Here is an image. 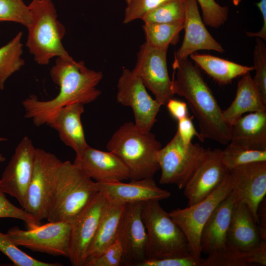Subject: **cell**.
I'll list each match as a JSON object with an SVG mask.
<instances>
[{
    "label": "cell",
    "mask_w": 266,
    "mask_h": 266,
    "mask_svg": "<svg viewBox=\"0 0 266 266\" xmlns=\"http://www.w3.org/2000/svg\"><path fill=\"white\" fill-rule=\"evenodd\" d=\"M222 161L230 171L240 166L266 161V150L248 149L229 143L222 150Z\"/></svg>",
    "instance_id": "obj_32"
},
{
    "label": "cell",
    "mask_w": 266,
    "mask_h": 266,
    "mask_svg": "<svg viewBox=\"0 0 266 266\" xmlns=\"http://www.w3.org/2000/svg\"><path fill=\"white\" fill-rule=\"evenodd\" d=\"M191 58L214 80L226 84L254 70L253 66L240 65L210 55L193 53Z\"/></svg>",
    "instance_id": "obj_27"
},
{
    "label": "cell",
    "mask_w": 266,
    "mask_h": 266,
    "mask_svg": "<svg viewBox=\"0 0 266 266\" xmlns=\"http://www.w3.org/2000/svg\"><path fill=\"white\" fill-rule=\"evenodd\" d=\"M84 104L75 103L60 109L47 123L55 130L61 141L72 149L79 157L89 146L86 142L81 117Z\"/></svg>",
    "instance_id": "obj_22"
},
{
    "label": "cell",
    "mask_w": 266,
    "mask_h": 266,
    "mask_svg": "<svg viewBox=\"0 0 266 266\" xmlns=\"http://www.w3.org/2000/svg\"><path fill=\"white\" fill-rule=\"evenodd\" d=\"M222 152L219 148L206 149L203 159L183 189L188 200V206L211 194L229 174L230 171L222 161Z\"/></svg>",
    "instance_id": "obj_15"
},
{
    "label": "cell",
    "mask_w": 266,
    "mask_h": 266,
    "mask_svg": "<svg viewBox=\"0 0 266 266\" xmlns=\"http://www.w3.org/2000/svg\"><path fill=\"white\" fill-rule=\"evenodd\" d=\"M257 6L259 8L263 19V27L259 31L253 33L247 32L246 35L249 37H258L264 41H266V0H261L257 3Z\"/></svg>",
    "instance_id": "obj_44"
},
{
    "label": "cell",
    "mask_w": 266,
    "mask_h": 266,
    "mask_svg": "<svg viewBox=\"0 0 266 266\" xmlns=\"http://www.w3.org/2000/svg\"><path fill=\"white\" fill-rule=\"evenodd\" d=\"M166 0H125L123 23L128 24L141 18L147 12Z\"/></svg>",
    "instance_id": "obj_39"
},
{
    "label": "cell",
    "mask_w": 266,
    "mask_h": 266,
    "mask_svg": "<svg viewBox=\"0 0 266 266\" xmlns=\"http://www.w3.org/2000/svg\"><path fill=\"white\" fill-rule=\"evenodd\" d=\"M185 0L184 22L185 34L181 46L174 53V59L188 58L199 50H213L223 53L222 45L210 34L200 14L196 0Z\"/></svg>",
    "instance_id": "obj_19"
},
{
    "label": "cell",
    "mask_w": 266,
    "mask_h": 266,
    "mask_svg": "<svg viewBox=\"0 0 266 266\" xmlns=\"http://www.w3.org/2000/svg\"><path fill=\"white\" fill-rule=\"evenodd\" d=\"M143 202L127 203L118 240L123 250V265L137 266L146 259L147 235L141 216Z\"/></svg>",
    "instance_id": "obj_16"
},
{
    "label": "cell",
    "mask_w": 266,
    "mask_h": 266,
    "mask_svg": "<svg viewBox=\"0 0 266 266\" xmlns=\"http://www.w3.org/2000/svg\"><path fill=\"white\" fill-rule=\"evenodd\" d=\"M233 4L235 6H237L240 2L241 0H232Z\"/></svg>",
    "instance_id": "obj_46"
},
{
    "label": "cell",
    "mask_w": 266,
    "mask_h": 266,
    "mask_svg": "<svg viewBox=\"0 0 266 266\" xmlns=\"http://www.w3.org/2000/svg\"><path fill=\"white\" fill-rule=\"evenodd\" d=\"M232 190L229 172L221 185L205 198L186 208H176L169 212L185 235L191 255L201 257L200 237L202 228L217 206Z\"/></svg>",
    "instance_id": "obj_8"
},
{
    "label": "cell",
    "mask_w": 266,
    "mask_h": 266,
    "mask_svg": "<svg viewBox=\"0 0 266 266\" xmlns=\"http://www.w3.org/2000/svg\"><path fill=\"white\" fill-rule=\"evenodd\" d=\"M200 6L202 20L205 26L217 28L228 20L229 8L221 6L215 0H196Z\"/></svg>",
    "instance_id": "obj_36"
},
{
    "label": "cell",
    "mask_w": 266,
    "mask_h": 266,
    "mask_svg": "<svg viewBox=\"0 0 266 266\" xmlns=\"http://www.w3.org/2000/svg\"><path fill=\"white\" fill-rule=\"evenodd\" d=\"M141 216L147 235L146 259L191 255L185 235L159 200L143 202Z\"/></svg>",
    "instance_id": "obj_6"
},
{
    "label": "cell",
    "mask_w": 266,
    "mask_h": 266,
    "mask_svg": "<svg viewBox=\"0 0 266 266\" xmlns=\"http://www.w3.org/2000/svg\"><path fill=\"white\" fill-rule=\"evenodd\" d=\"M230 175L237 201L248 207L257 224L258 208L266 194V161L237 166Z\"/></svg>",
    "instance_id": "obj_17"
},
{
    "label": "cell",
    "mask_w": 266,
    "mask_h": 266,
    "mask_svg": "<svg viewBox=\"0 0 266 266\" xmlns=\"http://www.w3.org/2000/svg\"><path fill=\"white\" fill-rule=\"evenodd\" d=\"M167 49L155 48L145 42L140 46L132 70L162 105H166L174 95L167 67Z\"/></svg>",
    "instance_id": "obj_10"
},
{
    "label": "cell",
    "mask_w": 266,
    "mask_h": 266,
    "mask_svg": "<svg viewBox=\"0 0 266 266\" xmlns=\"http://www.w3.org/2000/svg\"><path fill=\"white\" fill-rule=\"evenodd\" d=\"M192 117L189 116L178 121L177 132L182 141L186 144L191 142L194 136L200 139L199 133L196 131L192 121Z\"/></svg>",
    "instance_id": "obj_41"
},
{
    "label": "cell",
    "mask_w": 266,
    "mask_h": 266,
    "mask_svg": "<svg viewBox=\"0 0 266 266\" xmlns=\"http://www.w3.org/2000/svg\"><path fill=\"white\" fill-rule=\"evenodd\" d=\"M236 201L232 191L213 212L201 232V252L209 255L226 247L232 215Z\"/></svg>",
    "instance_id": "obj_21"
},
{
    "label": "cell",
    "mask_w": 266,
    "mask_h": 266,
    "mask_svg": "<svg viewBox=\"0 0 266 266\" xmlns=\"http://www.w3.org/2000/svg\"><path fill=\"white\" fill-rule=\"evenodd\" d=\"M23 32H19L7 44L0 48V90H3L7 79L24 65L22 58Z\"/></svg>",
    "instance_id": "obj_28"
},
{
    "label": "cell",
    "mask_w": 266,
    "mask_h": 266,
    "mask_svg": "<svg viewBox=\"0 0 266 266\" xmlns=\"http://www.w3.org/2000/svg\"><path fill=\"white\" fill-rule=\"evenodd\" d=\"M117 87V102L132 108L139 129L150 131L162 105L148 94L139 78L127 68L123 70Z\"/></svg>",
    "instance_id": "obj_11"
},
{
    "label": "cell",
    "mask_w": 266,
    "mask_h": 266,
    "mask_svg": "<svg viewBox=\"0 0 266 266\" xmlns=\"http://www.w3.org/2000/svg\"><path fill=\"white\" fill-rule=\"evenodd\" d=\"M12 22L27 27L31 22L28 5L23 0H0V22Z\"/></svg>",
    "instance_id": "obj_35"
},
{
    "label": "cell",
    "mask_w": 266,
    "mask_h": 266,
    "mask_svg": "<svg viewBox=\"0 0 266 266\" xmlns=\"http://www.w3.org/2000/svg\"><path fill=\"white\" fill-rule=\"evenodd\" d=\"M108 151L118 156L128 168L130 180L153 178L160 169L157 154L162 148L155 135L126 122L113 134L106 145Z\"/></svg>",
    "instance_id": "obj_4"
},
{
    "label": "cell",
    "mask_w": 266,
    "mask_h": 266,
    "mask_svg": "<svg viewBox=\"0 0 266 266\" xmlns=\"http://www.w3.org/2000/svg\"><path fill=\"white\" fill-rule=\"evenodd\" d=\"M113 183L97 182L99 191L109 201L124 204L161 200L170 197V193L159 187L153 178L130 180Z\"/></svg>",
    "instance_id": "obj_20"
},
{
    "label": "cell",
    "mask_w": 266,
    "mask_h": 266,
    "mask_svg": "<svg viewBox=\"0 0 266 266\" xmlns=\"http://www.w3.org/2000/svg\"><path fill=\"white\" fill-rule=\"evenodd\" d=\"M261 240L250 210L244 203L236 201L232 215L227 244L247 250L257 245Z\"/></svg>",
    "instance_id": "obj_24"
},
{
    "label": "cell",
    "mask_w": 266,
    "mask_h": 266,
    "mask_svg": "<svg viewBox=\"0 0 266 266\" xmlns=\"http://www.w3.org/2000/svg\"><path fill=\"white\" fill-rule=\"evenodd\" d=\"M36 149L28 136L23 137L0 179L4 193L15 198L23 209L33 174Z\"/></svg>",
    "instance_id": "obj_14"
},
{
    "label": "cell",
    "mask_w": 266,
    "mask_h": 266,
    "mask_svg": "<svg viewBox=\"0 0 266 266\" xmlns=\"http://www.w3.org/2000/svg\"><path fill=\"white\" fill-rule=\"evenodd\" d=\"M258 228L261 238L266 240V197L260 203L258 211Z\"/></svg>",
    "instance_id": "obj_43"
},
{
    "label": "cell",
    "mask_w": 266,
    "mask_h": 266,
    "mask_svg": "<svg viewBox=\"0 0 266 266\" xmlns=\"http://www.w3.org/2000/svg\"><path fill=\"white\" fill-rule=\"evenodd\" d=\"M173 94L184 97L196 118L200 140L209 139L223 145L230 142L232 126L228 124L211 89L188 58L174 59Z\"/></svg>",
    "instance_id": "obj_2"
},
{
    "label": "cell",
    "mask_w": 266,
    "mask_h": 266,
    "mask_svg": "<svg viewBox=\"0 0 266 266\" xmlns=\"http://www.w3.org/2000/svg\"><path fill=\"white\" fill-rule=\"evenodd\" d=\"M204 258L190 255L184 257L146 259L137 266H201Z\"/></svg>",
    "instance_id": "obj_40"
},
{
    "label": "cell",
    "mask_w": 266,
    "mask_h": 266,
    "mask_svg": "<svg viewBox=\"0 0 266 266\" xmlns=\"http://www.w3.org/2000/svg\"><path fill=\"white\" fill-rule=\"evenodd\" d=\"M206 149L199 143H185L178 133L157 152V160L161 170V184H174L183 189L203 159Z\"/></svg>",
    "instance_id": "obj_7"
},
{
    "label": "cell",
    "mask_w": 266,
    "mask_h": 266,
    "mask_svg": "<svg viewBox=\"0 0 266 266\" xmlns=\"http://www.w3.org/2000/svg\"><path fill=\"white\" fill-rule=\"evenodd\" d=\"M109 200L98 191L71 224L68 258L73 266H84L89 249Z\"/></svg>",
    "instance_id": "obj_12"
},
{
    "label": "cell",
    "mask_w": 266,
    "mask_h": 266,
    "mask_svg": "<svg viewBox=\"0 0 266 266\" xmlns=\"http://www.w3.org/2000/svg\"><path fill=\"white\" fill-rule=\"evenodd\" d=\"M123 260V250L117 239L100 255L88 260L84 266H119Z\"/></svg>",
    "instance_id": "obj_38"
},
{
    "label": "cell",
    "mask_w": 266,
    "mask_h": 266,
    "mask_svg": "<svg viewBox=\"0 0 266 266\" xmlns=\"http://www.w3.org/2000/svg\"><path fill=\"white\" fill-rule=\"evenodd\" d=\"M5 159V157L0 152V162H4Z\"/></svg>",
    "instance_id": "obj_45"
},
{
    "label": "cell",
    "mask_w": 266,
    "mask_h": 266,
    "mask_svg": "<svg viewBox=\"0 0 266 266\" xmlns=\"http://www.w3.org/2000/svg\"><path fill=\"white\" fill-rule=\"evenodd\" d=\"M126 205L109 201L89 249L86 261L100 255L117 240L120 225Z\"/></svg>",
    "instance_id": "obj_26"
},
{
    "label": "cell",
    "mask_w": 266,
    "mask_h": 266,
    "mask_svg": "<svg viewBox=\"0 0 266 266\" xmlns=\"http://www.w3.org/2000/svg\"><path fill=\"white\" fill-rule=\"evenodd\" d=\"M50 75L60 88L56 97L40 100L32 95L22 102L24 117L31 119L36 127L46 125L64 106L75 103H91L101 94L97 86L103 78L102 72L89 69L82 61L57 57Z\"/></svg>",
    "instance_id": "obj_1"
},
{
    "label": "cell",
    "mask_w": 266,
    "mask_h": 266,
    "mask_svg": "<svg viewBox=\"0 0 266 266\" xmlns=\"http://www.w3.org/2000/svg\"><path fill=\"white\" fill-rule=\"evenodd\" d=\"M183 28L184 22L144 23L142 26L145 42L157 48H168L170 44H176Z\"/></svg>",
    "instance_id": "obj_29"
},
{
    "label": "cell",
    "mask_w": 266,
    "mask_h": 266,
    "mask_svg": "<svg viewBox=\"0 0 266 266\" xmlns=\"http://www.w3.org/2000/svg\"><path fill=\"white\" fill-rule=\"evenodd\" d=\"M185 0H166L141 18L144 23L184 22Z\"/></svg>",
    "instance_id": "obj_31"
},
{
    "label": "cell",
    "mask_w": 266,
    "mask_h": 266,
    "mask_svg": "<svg viewBox=\"0 0 266 266\" xmlns=\"http://www.w3.org/2000/svg\"><path fill=\"white\" fill-rule=\"evenodd\" d=\"M61 162L54 154L42 149H36L33 174L24 209L40 221L47 219L54 175Z\"/></svg>",
    "instance_id": "obj_13"
},
{
    "label": "cell",
    "mask_w": 266,
    "mask_h": 266,
    "mask_svg": "<svg viewBox=\"0 0 266 266\" xmlns=\"http://www.w3.org/2000/svg\"><path fill=\"white\" fill-rule=\"evenodd\" d=\"M256 38L253 52L254 70L253 81L264 103L266 105V45L262 39Z\"/></svg>",
    "instance_id": "obj_34"
},
{
    "label": "cell",
    "mask_w": 266,
    "mask_h": 266,
    "mask_svg": "<svg viewBox=\"0 0 266 266\" xmlns=\"http://www.w3.org/2000/svg\"><path fill=\"white\" fill-rule=\"evenodd\" d=\"M98 191L97 182L79 167L61 161L55 171L46 219L71 223Z\"/></svg>",
    "instance_id": "obj_3"
},
{
    "label": "cell",
    "mask_w": 266,
    "mask_h": 266,
    "mask_svg": "<svg viewBox=\"0 0 266 266\" xmlns=\"http://www.w3.org/2000/svg\"><path fill=\"white\" fill-rule=\"evenodd\" d=\"M73 163L99 183H113L130 179L129 170L114 153L89 146Z\"/></svg>",
    "instance_id": "obj_18"
},
{
    "label": "cell",
    "mask_w": 266,
    "mask_h": 266,
    "mask_svg": "<svg viewBox=\"0 0 266 266\" xmlns=\"http://www.w3.org/2000/svg\"><path fill=\"white\" fill-rule=\"evenodd\" d=\"M201 266H248L255 264L253 247L243 250L228 245L208 255Z\"/></svg>",
    "instance_id": "obj_30"
},
{
    "label": "cell",
    "mask_w": 266,
    "mask_h": 266,
    "mask_svg": "<svg viewBox=\"0 0 266 266\" xmlns=\"http://www.w3.org/2000/svg\"><path fill=\"white\" fill-rule=\"evenodd\" d=\"M11 218L23 221L28 229H33L40 225L41 221L23 208L17 207L6 197L0 184V218Z\"/></svg>",
    "instance_id": "obj_37"
},
{
    "label": "cell",
    "mask_w": 266,
    "mask_h": 266,
    "mask_svg": "<svg viewBox=\"0 0 266 266\" xmlns=\"http://www.w3.org/2000/svg\"><path fill=\"white\" fill-rule=\"evenodd\" d=\"M71 224L66 221L48 223L23 230L18 227L6 233L18 246L54 256L68 257Z\"/></svg>",
    "instance_id": "obj_9"
},
{
    "label": "cell",
    "mask_w": 266,
    "mask_h": 266,
    "mask_svg": "<svg viewBox=\"0 0 266 266\" xmlns=\"http://www.w3.org/2000/svg\"><path fill=\"white\" fill-rule=\"evenodd\" d=\"M230 143L244 148L266 150V111L251 112L232 126Z\"/></svg>",
    "instance_id": "obj_23"
},
{
    "label": "cell",
    "mask_w": 266,
    "mask_h": 266,
    "mask_svg": "<svg viewBox=\"0 0 266 266\" xmlns=\"http://www.w3.org/2000/svg\"><path fill=\"white\" fill-rule=\"evenodd\" d=\"M266 111L253 79L248 72L239 80L235 98L231 105L223 111L224 118L230 125H233L244 113Z\"/></svg>",
    "instance_id": "obj_25"
},
{
    "label": "cell",
    "mask_w": 266,
    "mask_h": 266,
    "mask_svg": "<svg viewBox=\"0 0 266 266\" xmlns=\"http://www.w3.org/2000/svg\"><path fill=\"white\" fill-rule=\"evenodd\" d=\"M7 139L4 137H0V142L6 141Z\"/></svg>",
    "instance_id": "obj_47"
},
{
    "label": "cell",
    "mask_w": 266,
    "mask_h": 266,
    "mask_svg": "<svg viewBox=\"0 0 266 266\" xmlns=\"http://www.w3.org/2000/svg\"><path fill=\"white\" fill-rule=\"evenodd\" d=\"M0 251L16 266H61L59 263H47L33 258L22 251L8 237L0 232Z\"/></svg>",
    "instance_id": "obj_33"
},
{
    "label": "cell",
    "mask_w": 266,
    "mask_h": 266,
    "mask_svg": "<svg viewBox=\"0 0 266 266\" xmlns=\"http://www.w3.org/2000/svg\"><path fill=\"white\" fill-rule=\"evenodd\" d=\"M166 105L170 114L177 121L189 115L187 104L185 102L171 98Z\"/></svg>",
    "instance_id": "obj_42"
},
{
    "label": "cell",
    "mask_w": 266,
    "mask_h": 266,
    "mask_svg": "<svg viewBox=\"0 0 266 266\" xmlns=\"http://www.w3.org/2000/svg\"><path fill=\"white\" fill-rule=\"evenodd\" d=\"M28 7L31 22L27 27L28 33L26 45L34 61L39 65L46 66L54 57L73 59L62 43L66 28L58 19L52 0H33Z\"/></svg>",
    "instance_id": "obj_5"
}]
</instances>
